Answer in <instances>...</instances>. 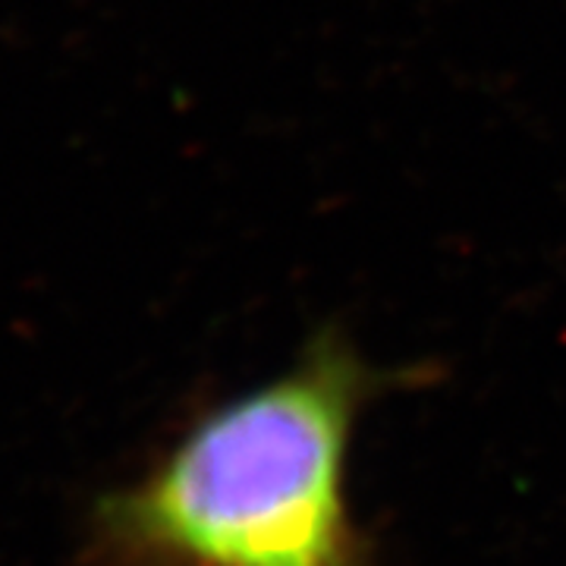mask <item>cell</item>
<instances>
[{
    "label": "cell",
    "mask_w": 566,
    "mask_h": 566,
    "mask_svg": "<svg viewBox=\"0 0 566 566\" xmlns=\"http://www.w3.org/2000/svg\"><path fill=\"white\" fill-rule=\"evenodd\" d=\"M406 381L318 327L296 359L205 409L88 520L92 566H375L346 472L356 424Z\"/></svg>",
    "instance_id": "obj_1"
}]
</instances>
